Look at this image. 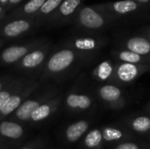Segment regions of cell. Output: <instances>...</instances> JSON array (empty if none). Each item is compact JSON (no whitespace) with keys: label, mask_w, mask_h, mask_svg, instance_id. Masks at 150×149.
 Instances as JSON below:
<instances>
[{"label":"cell","mask_w":150,"mask_h":149,"mask_svg":"<svg viewBox=\"0 0 150 149\" xmlns=\"http://www.w3.org/2000/svg\"><path fill=\"white\" fill-rule=\"evenodd\" d=\"M73 24L83 32L101 33L103 31L119 24V21L101 4H83L76 13Z\"/></svg>","instance_id":"obj_1"},{"label":"cell","mask_w":150,"mask_h":149,"mask_svg":"<svg viewBox=\"0 0 150 149\" xmlns=\"http://www.w3.org/2000/svg\"><path fill=\"white\" fill-rule=\"evenodd\" d=\"M101 5L119 23L148 18L149 11L134 0H119L101 3Z\"/></svg>","instance_id":"obj_2"},{"label":"cell","mask_w":150,"mask_h":149,"mask_svg":"<svg viewBox=\"0 0 150 149\" xmlns=\"http://www.w3.org/2000/svg\"><path fill=\"white\" fill-rule=\"evenodd\" d=\"M84 35H79L73 38L69 44L76 52L83 54H94L103 47L107 40L101 33L84 32Z\"/></svg>","instance_id":"obj_3"},{"label":"cell","mask_w":150,"mask_h":149,"mask_svg":"<svg viewBox=\"0 0 150 149\" xmlns=\"http://www.w3.org/2000/svg\"><path fill=\"white\" fill-rule=\"evenodd\" d=\"M84 0H63L56 11L47 18L51 24L64 25L73 23V20L83 5Z\"/></svg>","instance_id":"obj_4"},{"label":"cell","mask_w":150,"mask_h":149,"mask_svg":"<svg viewBox=\"0 0 150 149\" xmlns=\"http://www.w3.org/2000/svg\"><path fill=\"white\" fill-rule=\"evenodd\" d=\"M76 52L72 48H63L54 53L47 62V68L52 73H59L69 68L76 60Z\"/></svg>","instance_id":"obj_5"},{"label":"cell","mask_w":150,"mask_h":149,"mask_svg":"<svg viewBox=\"0 0 150 149\" xmlns=\"http://www.w3.org/2000/svg\"><path fill=\"white\" fill-rule=\"evenodd\" d=\"M116 78L124 83H129L137 79L142 74L150 68V65H139L126 62H120L115 67Z\"/></svg>","instance_id":"obj_6"},{"label":"cell","mask_w":150,"mask_h":149,"mask_svg":"<svg viewBox=\"0 0 150 149\" xmlns=\"http://www.w3.org/2000/svg\"><path fill=\"white\" fill-rule=\"evenodd\" d=\"M122 45L124 49L138 54L150 60V40L142 34H135L126 37Z\"/></svg>","instance_id":"obj_7"},{"label":"cell","mask_w":150,"mask_h":149,"mask_svg":"<svg viewBox=\"0 0 150 149\" xmlns=\"http://www.w3.org/2000/svg\"><path fill=\"white\" fill-rule=\"evenodd\" d=\"M33 20L29 18H18L5 24L3 27V34L8 38L18 37L28 32L33 26Z\"/></svg>","instance_id":"obj_8"},{"label":"cell","mask_w":150,"mask_h":149,"mask_svg":"<svg viewBox=\"0 0 150 149\" xmlns=\"http://www.w3.org/2000/svg\"><path fill=\"white\" fill-rule=\"evenodd\" d=\"M46 0H28L21 7L12 12L13 17H18L19 18H32L40 10Z\"/></svg>","instance_id":"obj_9"},{"label":"cell","mask_w":150,"mask_h":149,"mask_svg":"<svg viewBox=\"0 0 150 149\" xmlns=\"http://www.w3.org/2000/svg\"><path fill=\"white\" fill-rule=\"evenodd\" d=\"M114 55L120 62L139 64V65H149L150 60L143 57L138 54L131 52L127 49H119L114 52Z\"/></svg>","instance_id":"obj_10"},{"label":"cell","mask_w":150,"mask_h":149,"mask_svg":"<svg viewBox=\"0 0 150 149\" xmlns=\"http://www.w3.org/2000/svg\"><path fill=\"white\" fill-rule=\"evenodd\" d=\"M28 50L27 46H12L3 51L1 58L5 63H13L27 54Z\"/></svg>","instance_id":"obj_11"},{"label":"cell","mask_w":150,"mask_h":149,"mask_svg":"<svg viewBox=\"0 0 150 149\" xmlns=\"http://www.w3.org/2000/svg\"><path fill=\"white\" fill-rule=\"evenodd\" d=\"M89 123L86 120H79L68 126L65 135L69 142H76L78 141L88 130Z\"/></svg>","instance_id":"obj_12"},{"label":"cell","mask_w":150,"mask_h":149,"mask_svg":"<svg viewBox=\"0 0 150 149\" xmlns=\"http://www.w3.org/2000/svg\"><path fill=\"white\" fill-rule=\"evenodd\" d=\"M67 105L75 110H87L91 106L92 100L90 97L82 94H70L66 99Z\"/></svg>","instance_id":"obj_13"},{"label":"cell","mask_w":150,"mask_h":149,"mask_svg":"<svg viewBox=\"0 0 150 149\" xmlns=\"http://www.w3.org/2000/svg\"><path fill=\"white\" fill-rule=\"evenodd\" d=\"M98 95L104 101L112 104L119 101L122 96V92L120 89L115 85L106 84L99 88Z\"/></svg>","instance_id":"obj_14"},{"label":"cell","mask_w":150,"mask_h":149,"mask_svg":"<svg viewBox=\"0 0 150 149\" xmlns=\"http://www.w3.org/2000/svg\"><path fill=\"white\" fill-rule=\"evenodd\" d=\"M115 73V67L111 61L106 60L100 62L98 67L94 69L93 76L94 77L101 82L109 80L112 76Z\"/></svg>","instance_id":"obj_15"},{"label":"cell","mask_w":150,"mask_h":149,"mask_svg":"<svg viewBox=\"0 0 150 149\" xmlns=\"http://www.w3.org/2000/svg\"><path fill=\"white\" fill-rule=\"evenodd\" d=\"M0 133L10 139H19L23 135V128L17 123L4 121L0 124Z\"/></svg>","instance_id":"obj_16"},{"label":"cell","mask_w":150,"mask_h":149,"mask_svg":"<svg viewBox=\"0 0 150 149\" xmlns=\"http://www.w3.org/2000/svg\"><path fill=\"white\" fill-rule=\"evenodd\" d=\"M40 105L37 101L27 100V101L24 102L22 105H20L19 107L17 109L16 116L18 119L26 121L31 119V116H32L33 112H34V110L37 107H39Z\"/></svg>","instance_id":"obj_17"},{"label":"cell","mask_w":150,"mask_h":149,"mask_svg":"<svg viewBox=\"0 0 150 149\" xmlns=\"http://www.w3.org/2000/svg\"><path fill=\"white\" fill-rule=\"evenodd\" d=\"M44 58H45L44 51L40 49H36L32 51L31 53H28L23 57L22 65L27 68H33L39 66L43 61Z\"/></svg>","instance_id":"obj_18"},{"label":"cell","mask_w":150,"mask_h":149,"mask_svg":"<svg viewBox=\"0 0 150 149\" xmlns=\"http://www.w3.org/2000/svg\"><path fill=\"white\" fill-rule=\"evenodd\" d=\"M63 0H46L44 4L41 6L40 10L35 15V18L39 20L47 19L56 11ZM34 18V17H33Z\"/></svg>","instance_id":"obj_19"},{"label":"cell","mask_w":150,"mask_h":149,"mask_svg":"<svg viewBox=\"0 0 150 149\" xmlns=\"http://www.w3.org/2000/svg\"><path fill=\"white\" fill-rule=\"evenodd\" d=\"M104 139L102 132L99 129H94L88 133L84 139V145L90 149H96L100 147Z\"/></svg>","instance_id":"obj_20"},{"label":"cell","mask_w":150,"mask_h":149,"mask_svg":"<svg viewBox=\"0 0 150 149\" xmlns=\"http://www.w3.org/2000/svg\"><path fill=\"white\" fill-rule=\"evenodd\" d=\"M131 126L137 133H147L150 130V118L146 116L137 117L133 119Z\"/></svg>","instance_id":"obj_21"},{"label":"cell","mask_w":150,"mask_h":149,"mask_svg":"<svg viewBox=\"0 0 150 149\" xmlns=\"http://www.w3.org/2000/svg\"><path fill=\"white\" fill-rule=\"evenodd\" d=\"M51 111H52V106L50 105H48V104L40 105L33 112V114L31 116V119L34 122H39V121L44 120L50 115Z\"/></svg>","instance_id":"obj_22"},{"label":"cell","mask_w":150,"mask_h":149,"mask_svg":"<svg viewBox=\"0 0 150 149\" xmlns=\"http://www.w3.org/2000/svg\"><path fill=\"white\" fill-rule=\"evenodd\" d=\"M102 134H103L104 141H108V142L119 141L124 136V133L122 131L114 127H110V126L104 128Z\"/></svg>","instance_id":"obj_23"},{"label":"cell","mask_w":150,"mask_h":149,"mask_svg":"<svg viewBox=\"0 0 150 149\" xmlns=\"http://www.w3.org/2000/svg\"><path fill=\"white\" fill-rule=\"evenodd\" d=\"M21 103V97L17 95H13L10 97V99L8 100V102L6 103V105H4V107L2 109V111L0 112L4 116L9 115L11 114L13 111L17 110Z\"/></svg>","instance_id":"obj_24"},{"label":"cell","mask_w":150,"mask_h":149,"mask_svg":"<svg viewBox=\"0 0 150 149\" xmlns=\"http://www.w3.org/2000/svg\"><path fill=\"white\" fill-rule=\"evenodd\" d=\"M11 97V96L8 91H5V90L0 91V112L4 107V105H6V103L8 102Z\"/></svg>","instance_id":"obj_25"},{"label":"cell","mask_w":150,"mask_h":149,"mask_svg":"<svg viewBox=\"0 0 150 149\" xmlns=\"http://www.w3.org/2000/svg\"><path fill=\"white\" fill-rule=\"evenodd\" d=\"M115 149H140L138 145L133 142H124L120 145H118Z\"/></svg>","instance_id":"obj_26"},{"label":"cell","mask_w":150,"mask_h":149,"mask_svg":"<svg viewBox=\"0 0 150 149\" xmlns=\"http://www.w3.org/2000/svg\"><path fill=\"white\" fill-rule=\"evenodd\" d=\"M139 33L145 36L146 38H148L150 40V25H145V26L141 27Z\"/></svg>","instance_id":"obj_27"},{"label":"cell","mask_w":150,"mask_h":149,"mask_svg":"<svg viewBox=\"0 0 150 149\" xmlns=\"http://www.w3.org/2000/svg\"><path fill=\"white\" fill-rule=\"evenodd\" d=\"M150 12V0H134Z\"/></svg>","instance_id":"obj_28"},{"label":"cell","mask_w":150,"mask_h":149,"mask_svg":"<svg viewBox=\"0 0 150 149\" xmlns=\"http://www.w3.org/2000/svg\"><path fill=\"white\" fill-rule=\"evenodd\" d=\"M21 1H22V0H9L8 7H7V9H6V10H10V9H11L12 7H14V6L18 5Z\"/></svg>","instance_id":"obj_29"},{"label":"cell","mask_w":150,"mask_h":149,"mask_svg":"<svg viewBox=\"0 0 150 149\" xmlns=\"http://www.w3.org/2000/svg\"><path fill=\"white\" fill-rule=\"evenodd\" d=\"M8 4H9V0H0V4L5 11L8 7Z\"/></svg>","instance_id":"obj_30"},{"label":"cell","mask_w":150,"mask_h":149,"mask_svg":"<svg viewBox=\"0 0 150 149\" xmlns=\"http://www.w3.org/2000/svg\"><path fill=\"white\" fill-rule=\"evenodd\" d=\"M5 10L1 6V4H0V19H2L4 17V15H5Z\"/></svg>","instance_id":"obj_31"},{"label":"cell","mask_w":150,"mask_h":149,"mask_svg":"<svg viewBox=\"0 0 150 149\" xmlns=\"http://www.w3.org/2000/svg\"><path fill=\"white\" fill-rule=\"evenodd\" d=\"M1 89H2V83H0V91H1Z\"/></svg>","instance_id":"obj_32"},{"label":"cell","mask_w":150,"mask_h":149,"mask_svg":"<svg viewBox=\"0 0 150 149\" xmlns=\"http://www.w3.org/2000/svg\"><path fill=\"white\" fill-rule=\"evenodd\" d=\"M148 19H150V13L149 15V17H148Z\"/></svg>","instance_id":"obj_33"},{"label":"cell","mask_w":150,"mask_h":149,"mask_svg":"<svg viewBox=\"0 0 150 149\" xmlns=\"http://www.w3.org/2000/svg\"><path fill=\"white\" fill-rule=\"evenodd\" d=\"M22 149H30V148H22Z\"/></svg>","instance_id":"obj_34"},{"label":"cell","mask_w":150,"mask_h":149,"mask_svg":"<svg viewBox=\"0 0 150 149\" xmlns=\"http://www.w3.org/2000/svg\"><path fill=\"white\" fill-rule=\"evenodd\" d=\"M1 43H2V42H1V41H0V45H1Z\"/></svg>","instance_id":"obj_35"}]
</instances>
